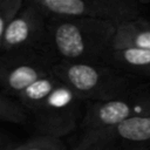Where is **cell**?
<instances>
[{"label":"cell","instance_id":"2e32d148","mask_svg":"<svg viewBox=\"0 0 150 150\" xmlns=\"http://www.w3.org/2000/svg\"><path fill=\"white\" fill-rule=\"evenodd\" d=\"M148 19H149V21H150V16H148Z\"/></svg>","mask_w":150,"mask_h":150},{"label":"cell","instance_id":"e0dca14e","mask_svg":"<svg viewBox=\"0 0 150 150\" xmlns=\"http://www.w3.org/2000/svg\"><path fill=\"white\" fill-rule=\"evenodd\" d=\"M145 150H150V148H148V149H145Z\"/></svg>","mask_w":150,"mask_h":150},{"label":"cell","instance_id":"7c38bea8","mask_svg":"<svg viewBox=\"0 0 150 150\" xmlns=\"http://www.w3.org/2000/svg\"><path fill=\"white\" fill-rule=\"evenodd\" d=\"M0 122L25 124L29 122V115L15 98L0 93Z\"/></svg>","mask_w":150,"mask_h":150},{"label":"cell","instance_id":"4fadbf2b","mask_svg":"<svg viewBox=\"0 0 150 150\" xmlns=\"http://www.w3.org/2000/svg\"><path fill=\"white\" fill-rule=\"evenodd\" d=\"M13 150H68L66 144L60 138L47 136H35L21 144H18Z\"/></svg>","mask_w":150,"mask_h":150},{"label":"cell","instance_id":"ba28073f","mask_svg":"<svg viewBox=\"0 0 150 150\" xmlns=\"http://www.w3.org/2000/svg\"><path fill=\"white\" fill-rule=\"evenodd\" d=\"M47 19L48 16L33 0H25L4 34L0 54L32 50L43 52Z\"/></svg>","mask_w":150,"mask_h":150},{"label":"cell","instance_id":"52a82bcc","mask_svg":"<svg viewBox=\"0 0 150 150\" xmlns=\"http://www.w3.org/2000/svg\"><path fill=\"white\" fill-rule=\"evenodd\" d=\"M55 62L42 50L0 54L1 93L16 96L41 77L52 75Z\"/></svg>","mask_w":150,"mask_h":150},{"label":"cell","instance_id":"5b68a950","mask_svg":"<svg viewBox=\"0 0 150 150\" xmlns=\"http://www.w3.org/2000/svg\"><path fill=\"white\" fill-rule=\"evenodd\" d=\"M150 148V109L128 120L80 136L71 150H145Z\"/></svg>","mask_w":150,"mask_h":150},{"label":"cell","instance_id":"277c9868","mask_svg":"<svg viewBox=\"0 0 150 150\" xmlns=\"http://www.w3.org/2000/svg\"><path fill=\"white\" fill-rule=\"evenodd\" d=\"M47 16H77L105 21L115 27L144 16L139 0H33Z\"/></svg>","mask_w":150,"mask_h":150},{"label":"cell","instance_id":"7a4b0ae2","mask_svg":"<svg viewBox=\"0 0 150 150\" xmlns=\"http://www.w3.org/2000/svg\"><path fill=\"white\" fill-rule=\"evenodd\" d=\"M52 73L84 102L118 98L141 86L136 77L104 62H56Z\"/></svg>","mask_w":150,"mask_h":150},{"label":"cell","instance_id":"9a60e30c","mask_svg":"<svg viewBox=\"0 0 150 150\" xmlns=\"http://www.w3.org/2000/svg\"><path fill=\"white\" fill-rule=\"evenodd\" d=\"M18 144L6 134L0 132V150H13Z\"/></svg>","mask_w":150,"mask_h":150},{"label":"cell","instance_id":"8992f818","mask_svg":"<svg viewBox=\"0 0 150 150\" xmlns=\"http://www.w3.org/2000/svg\"><path fill=\"white\" fill-rule=\"evenodd\" d=\"M150 109V87L139 86L131 93L109 101L87 102L80 125L81 135L114 127Z\"/></svg>","mask_w":150,"mask_h":150},{"label":"cell","instance_id":"3957f363","mask_svg":"<svg viewBox=\"0 0 150 150\" xmlns=\"http://www.w3.org/2000/svg\"><path fill=\"white\" fill-rule=\"evenodd\" d=\"M86 103L60 82L48 97L28 114L36 136L62 139L80 129Z\"/></svg>","mask_w":150,"mask_h":150},{"label":"cell","instance_id":"6da1fadb","mask_svg":"<svg viewBox=\"0 0 150 150\" xmlns=\"http://www.w3.org/2000/svg\"><path fill=\"white\" fill-rule=\"evenodd\" d=\"M116 27L77 16H48L43 52L56 62H103Z\"/></svg>","mask_w":150,"mask_h":150},{"label":"cell","instance_id":"9c48e42d","mask_svg":"<svg viewBox=\"0 0 150 150\" xmlns=\"http://www.w3.org/2000/svg\"><path fill=\"white\" fill-rule=\"evenodd\" d=\"M103 62L132 77L150 76V50L138 48H111Z\"/></svg>","mask_w":150,"mask_h":150},{"label":"cell","instance_id":"30bf717a","mask_svg":"<svg viewBox=\"0 0 150 150\" xmlns=\"http://www.w3.org/2000/svg\"><path fill=\"white\" fill-rule=\"evenodd\" d=\"M111 48H138L150 50V21L148 16L118 25L115 29Z\"/></svg>","mask_w":150,"mask_h":150},{"label":"cell","instance_id":"5bb4252c","mask_svg":"<svg viewBox=\"0 0 150 150\" xmlns=\"http://www.w3.org/2000/svg\"><path fill=\"white\" fill-rule=\"evenodd\" d=\"M23 1L25 0H0V50L4 34L13 18L22 7Z\"/></svg>","mask_w":150,"mask_h":150},{"label":"cell","instance_id":"8fae6325","mask_svg":"<svg viewBox=\"0 0 150 150\" xmlns=\"http://www.w3.org/2000/svg\"><path fill=\"white\" fill-rule=\"evenodd\" d=\"M59 83L60 81L53 74L41 77L38 81L33 82L23 91H21L15 100L29 114L48 97V95L54 90V88Z\"/></svg>","mask_w":150,"mask_h":150}]
</instances>
